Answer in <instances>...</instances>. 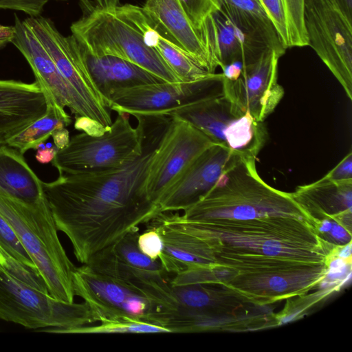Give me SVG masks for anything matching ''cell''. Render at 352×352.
Returning a JSON list of instances; mask_svg holds the SVG:
<instances>
[{
    "label": "cell",
    "mask_w": 352,
    "mask_h": 352,
    "mask_svg": "<svg viewBox=\"0 0 352 352\" xmlns=\"http://www.w3.org/2000/svg\"><path fill=\"white\" fill-rule=\"evenodd\" d=\"M54 144L59 150L65 148L69 141V132L66 128H63L54 131L52 135Z\"/></svg>",
    "instance_id": "cell-39"
},
{
    "label": "cell",
    "mask_w": 352,
    "mask_h": 352,
    "mask_svg": "<svg viewBox=\"0 0 352 352\" xmlns=\"http://www.w3.org/2000/svg\"><path fill=\"white\" fill-rule=\"evenodd\" d=\"M74 128L93 137L101 136L110 129L94 119L82 116H75Z\"/></svg>",
    "instance_id": "cell-36"
},
{
    "label": "cell",
    "mask_w": 352,
    "mask_h": 352,
    "mask_svg": "<svg viewBox=\"0 0 352 352\" xmlns=\"http://www.w3.org/2000/svg\"><path fill=\"white\" fill-rule=\"evenodd\" d=\"M47 101L36 80H0V132H20L45 113Z\"/></svg>",
    "instance_id": "cell-22"
},
{
    "label": "cell",
    "mask_w": 352,
    "mask_h": 352,
    "mask_svg": "<svg viewBox=\"0 0 352 352\" xmlns=\"http://www.w3.org/2000/svg\"><path fill=\"white\" fill-rule=\"evenodd\" d=\"M194 27L199 31L207 18L220 9L219 0H178Z\"/></svg>",
    "instance_id": "cell-33"
},
{
    "label": "cell",
    "mask_w": 352,
    "mask_h": 352,
    "mask_svg": "<svg viewBox=\"0 0 352 352\" xmlns=\"http://www.w3.org/2000/svg\"><path fill=\"white\" fill-rule=\"evenodd\" d=\"M45 113L32 122L20 132L10 137L6 144L22 154L29 149H37L52 134L72 123V118L65 109L53 101H47Z\"/></svg>",
    "instance_id": "cell-29"
},
{
    "label": "cell",
    "mask_w": 352,
    "mask_h": 352,
    "mask_svg": "<svg viewBox=\"0 0 352 352\" xmlns=\"http://www.w3.org/2000/svg\"><path fill=\"white\" fill-rule=\"evenodd\" d=\"M281 56L266 50L255 62L245 65L234 80L223 78V94L243 113L264 120L274 111L285 91L278 82V64Z\"/></svg>",
    "instance_id": "cell-17"
},
{
    "label": "cell",
    "mask_w": 352,
    "mask_h": 352,
    "mask_svg": "<svg viewBox=\"0 0 352 352\" xmlns=\"http://www.w3.org/2000/svg\"><path fill=\"white\" fill-rule=\"evenodd\" d=\"M73 285L75 296L89 305L100 322L122 318L147 321L154 309V305L140 293L87 264L76 268Z\"/></svg>",
    "instance_id": "cell-16"
},
{
    "label": "cell",
    "mask_w": 352,
    "mask_h": 352,
    "mask_svg": "<svg viewBox=\"0 0 352 352\" xmlns=\"http://www.w3.org/2000/svg\"><path fill=\"white\" fill-rule=\"evenodd\" d=\"M324 177L333 181L352 179L351 151H350L336 167L331 170Z\"/></svg>",
    "instance_id": "cell-37"
},
{
    "label": "cell",
    "mask_w": 352,
    "mask_h": 352,
    "mask_svg": "<svg viewBox=\"0 0 352 352\" xmlns=\"http://www.w3.org/2000/svg\"><path fill=\"white\" fill-rule=\"evenodd\" d=\"M136 116L144 127L142 151L138 157L116 168L61 174L53 182H43L57 229L68 237L82 264L160 214L148 197L146 178L170 118Z\"/></svg>",
    "instance_id": "cell-1"
},
{
    "label": "cell",
    "mask_w": 352,
    "mask_h": 352,
    "mask_svg": "<svg viewBox=\"0 0 352 352\" xmlns=\"http://www.w3.org/2000/svg\"><path fill=\"white\" fill-rule=\"evenodd\" d=\"M143 9L164 33L210 74L214 65L200 31L192 24L178 0H146Z\"/></svg>",
    "instance_id": "cell-21"
},
{
    "label": "cell",
    "mask_w": 352,
    "mask_h": 352,
    "mask_svg": "<svg viewBox=\"0 0 352 352\" xmlns=\"http://www.w3.org/2000/svg\"><path fill=\"white\" fill-rule=\"evenodd\" d=\"M212 144L190 124L170 118L149 165L146 190L150 199L157 205L166 190Z\"/></svg>",
    "instance_id": "cell-15"
},
{
    "label": "cell",
    "mask_w": 352,
    "mask_h": 352,
    "mask_svg": "<svg viewBox=\"0 0 352 352\" xmlns=\"http://www.w3.org/2000/svg\"><path fill=\"white\" fill-rule=\"evenodd\" d=\"M185 219L245 220L264 217H291L310 219L290 192L266 184L258 174L255 160L240 159L199 201L184 210Z\"/></svg>",
    "instance_id": "cell-5"
},
{
    "label": "cell",
    "mask_w": 352,
    "mask_h": 352,
    "mask_svg": "<svg viewBox=\"0 0 352 352\" xmlns=\"http://www.w3.org/2000/svg\"><path fill=\"white\" fill-rule=\"evenodd\" d=\"M144 38L146 45L159 52L182 82L198 80L211 74L168 37L151 18L144 31Z\"/></svg>",
    "instance_id": "cell-28"
},
{
    "label": "cell",
    "mask_w": 352,
    "mask_h": 352,
    "mask_svg": "<svg viewBox=\"0 0 352 352\" xmlns=\"http://www.w3.org/2000/svg\"><path fill=\"white\" fill-rule=\"evenodd\" d=\"M329 263L294 261L245 273H234L216 264L215 279L254 302L272 305L279 300L304 295L320 287Z\"/></svg>",
    "instance_id": "cell-10"
},
{
    "label": "cell",
    "mask_w": 352,
    "mask_h": 352,
    "mask_svg": "<svg viewBox=\"0 0 352 352\" xmlns=\"http://www.w3.org/2000/svg\"><path fill=\"white\" fill-rule=\"evenodd\" d=\"M220 8L241 30L264 43L281 56L286 50L257 0H219Z\"/></svg>",
    "instance_id": "cell-26"
},
{
    "label": "cell",
    "mask_w": 352,
    "mask_h": 352,
    "mask_svg": "<svg viewBox=\"0 0 352 352\" xmlns=\"http://www.w3.org/2000/svg\"><path fill=\"white\" fill-rule=\"evenodd\" d=\"M172 305L148 321L170 333L248 332L279 326L271 305L258 304L221 283L171 285Z\"/></svg>",
    "instance_id": "cell-3"
},
{
    "label": "cell",
    "mask_w": 352,
    "mask_h": 352,
    "mask_svg": "<svg viewBox=\"0 0 352 352\" xmlns=\"http://www.w3.org/2000/svg\"><path fill=\"white\" fill-rule=\"evenodd\" d=\"M290 193L320 239L335 246L351 243L352 179L333 181L323 177Z\"/></svg>",
    "instance_id": "cell-13"
},
{
    "label": "cell",
    "mask_w": 352,
    "mask_h": 352,
    "mask_svg": "<svg viewBox=\"0 0 352 352\" xmlns=\"http://www.w3.org/2000/svg\"><path fill=\"white\" fill-rule=\"evenodd\" d=\"M15 32L11 43L29 63L36 81L48 101L68 107L75 116L94 119V116L77 91L59 72L50 55L25 22L14 14Z\"/></svg>",
    "instance_id": "cell-19"
},
{
    "label": "cell",
    "mask_w": 352,
    "mask_h": 352,
    "mask_svg": "<svg viewBox=\"0 0 352 352\" xmlns=\"http://www.w3.org/2000/svg\"><path fill=\"white\" fill-rule=\"evenodd\" d=\"M12 135H13L12 133L0 132V146L6 145L7 140Z\"/></svg>",
    "instance_id": "cell-43"
},
{
    "label": "cell",
    "mask_w": 352,
    "mask_h": 352,
    "mask_svg": "<svg viewBox=\"0 0 352 352\" xmlns=\"http://www.w3.org/2000/svg\"><path fill=\"white\" fill-rule=\"evenodd\" d=\"M0 319L28 329L61 333L99 322L87 302L58 300L14 278L1 265Z\"/></svg>",
    "instance_id": "cell-7"
},
{
    "label": "cell",
    "mask_w": 352,
    "mask_h": 352,
    "mask_svg": "<svg viewBox=\"0 0 352 352\" xmlns=\"http://www.w3.org/2000/svg\"><path fill=\"white\" fill-rule=\"evenodd\" d=\"M274 25L285 50L308 45L305 0H257Z\"/></svg>",
    "instance_id": "cell-27"
},
{
    "label": "cell",
    "mask_w": 352,
    "mask_h": 352,
    "mask_svg": "<svg viewBox=\"0 0 352 352\" xmlns=\"http://www.w3.org/2000/svg\"><path fill=\"white\" fill-rule=\"evenodd\" d=\"M79 6L81 16L70 30L87 52L126 60L165 82H182L159 52L146 45L148 16L142 7L122 0H79Z\"/></svg>",
    "instance_id": "cell-4"
},
{
    "label": "cell",
    "mask_w": 352,
    "mask_h": 352,
    "mask_svg": "<svg viewBox=\"0 0 352 352\" xmlns=\"http://www.w3.org/2000/svg\"><path fill=\"white\" fill-rule=\"evenodd\" d=\"M82 49L91 78L107 100L111 91L117 89L165 82L126 60L110 56H94L82 47Z\"/></svg>",
    "instance_id": "cell-24"
},
{
    "label": "cell",
    "mask_w": 352,
    "mask_h": 352,
    "mask_svg": "<svg viewBox=\"0 0 352 352\" xmlns=\"http://www.w3.org/2000/svg\"><path fill=\"white\" fill-rule=\"evenodd\" d=\"M58 151V149L55 146V145L50 146H42L41 145L37 148L36 159L41 164L52 162Z\"/></svg>",
    "instance_id": "cell-38"
},
{
    "label": "cell",
    "mask_w": 352,
    "mask_h": 352,
    "mask_svg": "<svg viewBox=\"0 0 352 352\" xmlns=\"http://www.w3.org/2000/svg\"><path fill=\"white\" fill-rule=\"evenodd\" d=\"M129 114L118 111L110 129L98 137L85 133L74 135L68 145L59 150L52 164L59 174L97 172L122 166L138 157L142 151L144 127L136 116L134 128Z\"/></svg>",
    "instance_id": "cell-9"
},
{
    "label": "cell",
    "mask_w": 352,
    "mask_h": 352,
    "mask_svg": "<svg viewBox=\"0 0 352 352\" xmlns=\"http://www.w3.org/2000/svg\"><path fill=\"white\" fill-rule=\"evenodd\" d=\"M51 0H0V9L20 11L29 17H37L41 16L45 6Z\"/></svg>",
    "instance_id": "cell-35"
},
{
    "label": "cell",
    "mask_w": 352,
    "mask_h": 352,
    "mask_svg": "<svg viewBox=\"0 0 352 352\" xmlns=\"http://www.w3.org/2000/svg\"><path fill=\"white\" fill-rule=\"evenodd\" d=\"M166 116L190 124L214 144L246 160H256L268 138L263 122L241 111L223 92L176 108Z\"/></svg>",
    "instance_id": "cell-8"
},
{
    "label": "cell",
    "mask_w": 352,
    "mask_h": 352,
    "mask_svg": "<svg viewBox=\"0 0 352 352\" xmlns=\"http://www.w3.org/2000/svg\"><path fill=\"white\" fill-rule=\"evenodd\" d=\"M223 78L222 73H214L188 82H162L117 89L108 98L109 108L133 116H166L176 108L223 93Z\"/></svg>",
    "instance_id": "cell-14"
},
{
    "label": "cell",
    "mask_w": 352,
    "mask_h": 352,
    "mask_svg": "<svg viewBox=\"0 0 352 352\" xmlns=\"http://www.w3.org/2000/svg\"><path fill=\"white\" fill-rule=\"evenodd\" d=\"M140 250L152 260H158L162 254L164 244L157 230L150 226L147 230L138 237Z\"/></svg>",
    "instance_id": "cell-34"
},
{
    "label": "cell",
    "mask_w": 352,
    "mask_h": 352,
    "mask_svg": "<svg viewBox=\"0 0 352 352\" xmlns=\"http://www.w3.org/2000/svg\"><path fill=\"white\" fill-rule=\"evenodd\" d=\"M156 219L170 228L204 240L214 253H250L330 263L339 248L320 239L308 221L296 217L194 221L178 213L162 212Z\"/></svg>",
    "instance_id": "cell-2"
},
{
    "label": "cell",
    "mask_w": 352,
    "mask_h": 352,
    "mask_svg": "<svg viewBox=\"0 0 352 352\" xmlns=\"http://www.w3.org/2000/svg\"><path fill=\"white\" fill-rule=\"evenodd\" d=\"M23 21L43 45L65 79L90 109L95 120L110 127L113 121L109 101L93 81L82 47L75 37L63 35L47 17L28 16Z\"/></svg>",
    "instance_id": "cell-12"
},
{
    "label": "cell",
    "mask_w": 352,
    "mask_h": 352,
    "mask_svg": "<svg viewBox=\"0 0 352 352\" xmlns=\"http://www.w3.org/2000/svg\"><path fill=\"white\" fill-rule=\"evenodd\" d=\"M199 31L217 68L237 61L243 66L251 64L270 49L241 30L221 8L207 18Z\"/></svg>",
    "instance_id": "cell-20"
},
{
    "label": "cell",
    "mask_w": 352,
    "mask_h": 352,
    "mask_svg": "<svg viewBox=\"0 0 352 352\" xmlns=\"http://www.w3.org/2000/svg\"><path fill=\"white\" fill-rule=\"evenodd\" d=\"M17 149L0 146V194L34 204L45 198L43 182Z\"/></svg>",
    "instance_id": "cell-25"
},
{
    "label": "cell",
    "mask_w": 352,
    "mask_h": 352,
    "mask_svg": "<svg viewBox=\"0 0 352 352\" xmlns=\"http://www.w3.org/2000/svg\"><path fill=\"white\" fill-rule=\"evenodd\" d=\"M14 26L3 25L0 24V50L5 48L14 37Z\"/></svg>",
    "instance_id": "cell-42"
},
{
    "label": "cell",
    "mask_w": 352,
    "mask_h": 352,
    "mask_svg": "<svg viewBox=\"0 0 352 352\" xmlns=\"http://www.w3.org/2000/svg\"><path fill=\"white\" fill-rule=\"evenodd\" d=\"M310 46L352 99V23L329 0H305Z\"/></svg>",
    "instance_id": "cell-11"
},
{
    "label": "cell",
    "mask_w": 352,
    "mask_h": 352,
    "mask_svg": "<svg viewBox=\"0 0 352 352\" xmlns=\"http://www.w3.org/2000/svg\"><path fill=\"white\" fill-rule=\"evenodd\" d=\"M331 3L352 23V0H329Z\"/></svg>",
    "instance_id": "cell-40"
},
{
    "label": "cell",
    "mask_w": 352,
    "mask_h": 352,
    "mask_svg": "<svg viewBox=\"0 0 352 352\" xmlns=\"http://www.w3.org/2000/svg\"><path fill=\"white\" fill-rule=\"evenodd\" d=\"M243 65L241 62H234L221 68L223 76L230 80H236L241 74Z\"/></svg>",
    "instance_id": "cell-41"
},
{
    "label": "cell",
    "mask_w": 352,
    "mask_h": 352,
    "mask_svg": "<svg viewBox=\"0 0 352 352\" xmlns=\"http://www.w3.org/2000/svg\"><path fill=\"white\" fill-rule=\"evenodd\" d=\"M149 223L162 239L164 249L158 261L168 274H176L188 268L217 264L214 250L204 240L170 228L155 218Z\"/></svg>",
    "instance_id": "cell-23"
},
{
    "label": "cell",
    "mask_w": 352,
    "mask_h": 352,
    "mask_svg": "<svg viewBox=\"0 0 352 352\" xmlns=\"http://www.w3.org/2000/svg\"><path fill=\"white\" fill-rule=\"evenodd\" d=\"M340 289L336 287H323L322 290L312 293L308 296L301 295L288 303L285 309L280 313L276 314L279 325L284 324L289 322L301 318L306 311L320 301L325 300L329 296Z\"/></svg>",
    "instance_id": "cell-31"
},
{
    "label": "cell",
    "mask_w": 352,
    "mask_h": 352,
    "mask_svg": "<svg viewBox=\"0 0 352 352\" xmlns=\"http://www.w3.org/2000/svg\"><path fill=\"white\" fill-rule=\"evenodd\" d=\"M0 212L14 230L45 280L48 293L58 300L73 302L76 267L60 243L46 199L27 204L0 194Z\"/></svg>",
    "instance_id": "cell-6"
},
{
    "label": "cell",
    "mask_w": 352,
    "mask_h": 352,
    "mask_svg": "<svg viewBox=\"0 0 352 352\" xmlns=\"http://www.w3.org/2000/svg\"><path fill=\"white\" fill-rule=\"evenodd\" d=\"M170 333L165 327L135 318H122L65 330L63 333Z\"/></svg>",
    "instance_id": "cell-30"
},
{
    "label": "cell",
    "mask_w": 352,
    "mask_h": 352,
    "mask_svg": "<svg viewBox=\"0 0 352 352\" xmlns=\"http://www.w3.org/2000/svg\"><path fill=\"white\" fill-rule=\"evenodd\" d=\"M0 249L23 263L36 267L14 230L0 212Z\"/></svg>",
    "instance_id": "cell-32"
},
{
    "label": "cell",
    "mask_w": 352,
    "mask_h": 352,
    "mask_svg": "<svg viewBox=\"0 0 352 352\" xmlns=\"http://www.w3.org/2000/svg\"><path fill=\"white\" fill-rule=\"evenodd\" d=\"M243 158L229 148L214 144L205 150L157 202L160 213L185 210L215 185L219 178Z\"/></svg>",
    "instance_id": "cell-18"
}]
</instances>
